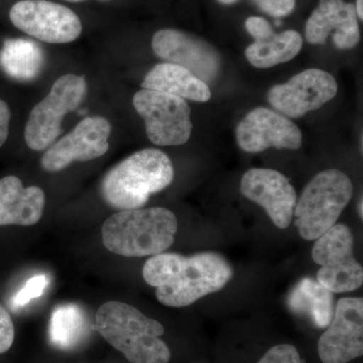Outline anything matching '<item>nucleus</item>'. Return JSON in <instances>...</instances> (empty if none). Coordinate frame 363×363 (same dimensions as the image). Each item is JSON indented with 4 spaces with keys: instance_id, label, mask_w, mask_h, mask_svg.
Returning <instances> with one entry per match:
<instances>
[{
    "instance_id": "obj_1",
    "label": "nucleus",
    "mask_w": 363,
    "mask_h": 363,
    "mask_svg": "<svg viewBox=\"0 0 363 363\" xmlns=\"http://www.w3.org/2000/svg\"><path fill=\"white\" fill-rule=\"evenodd\" d=\"M233 267L217 252H162L152 255L143 269L145 283L156 288L160 303L183 308L221 291L233 278Z\"/></svg>"
},
{
    "instance_id": "obj_2",
    "label": "nucleus",
    "mask_w": 363,
    "mask_h": 363,
    "mask_svg": "<svg viewBox=\"0 0 363 363\" xmlns=\"http://www.w3.org/2000/svg\"><path fill=\"white\" fill-rule=\"evenodd\" d=\"M174 175L168 155L157 149L138 150L107 172L100 195L108 206L119 211L140 209L150 196L171 185Z\"/></svg>"
},
{
    "instance_id": "obj_3",
    "label": "nucleus",
    "mask_w": 363,
    "mask_h": 363,
    "mask_svg": "<svg viewBox=\"0 0 363 363\" xmlns=\"http://www.w3.org/2000/svg\"><path fill=\"white\" fill-rule=\"evenodd\" d=\"M95 326L116 350L131 363H169L171 350L162 340L164 326L125 303H105L99 307Z\"/></svg>"
},
{
    "instance_id": "obj_4",
    "label": "nucleus",
    "mask_w": 363,
    "mask_h": 363,
    "mask_svg": "<svg viewBox=\"0 0 363 363\" xmlns=\"http://www.w3.org/2000/svg\"><path fill=\"white\" fill-rule=\"evenodd\" d=\"M177 230L176 215L166 208L123 210L105 220L102 242L121 257H152L172 247Z\"/></svg>"
},
{
    "instance_id": "obj_5",
    "label": "nucleus",
    "mask_w": 363,
    "mask_h": 363,
    "mask_svg": "<svg viewBox=\"0 0 363 363\" xmlns=\"http://www.w3.org/2000/svg\"><path fill=\"white\" fill-rule=\"evenodd\" d=\"M352 194V182L343 172L330 169L317 174L306 186L294 210L301 238L316 240L335 225Z\"/></svg>"
},
{
    "instance_id": "obj_6",
    "label": "nucleus",
    "mask_w": 363,
    "mask_h": 363,
    "mask_svg": "<svg viewBox=\"0 0 363 363\" xmlns=\"http://www.w3.org/2000/svg\"><path fill=\"white\" fill-rule=\"evenodd\" d=\"M86 93L84 76L66 74L57 79L47 96L30 111L25 128L26 145L35 152L51 147L62 133L64 118L77 108Z\"/></svg>"
},
{
    "instance_id": "obj_7",
    "label": "nucleus",
    "mask_w": 363,
    "mask_h": 363,
    "mask_svg": "<svg viewBox=\"0 0 363 363\" xmlns=\"http://www.w3.org/2000/svg\"><path fill=\"white\" fill-rule=\"evenodd\" d=\"M350 227L335 224L318 238L312 259L320 266L317 281L331 293H348L362 286L363 269L355 259Z\"/></svg>"
},
{
    "instance_id": "obj_8",
    "label": "nucleus",
    "mask_w": 363,
    "mask_h": 363,
    "mask_svg": "<svg viewBox=\"0 0 363 363\" xmlns=\"http://www.w3.org/2000/svg\"><path fill=\"white\" fill-rule=\"evenodd\" d=\"M133 107L145 123L147 138L161 147L181 145L192 133L191 108L183 98L142 89L133 98Z\"/></svg>"
},
{
    "instance_id": "obj_9",
    "label": "nucleus",
    "mask_w": 363,
    "mask_h": 363,
    "mask_svg": "<svg viewBox=\"0 0 363 363\" xmlns=\"http://www.w3.org/2000/svg\"><path fill=\"white\" fill-rule=\"evenodd\" d=\"M9 18L16 28L48 44H68L82 33V23L72 9L48 0L16 2Z\"/></svg>"
},
{
    "instance_id": "obj_10",
    "label": "nucleus",
    "mask_w": 363,
    "mask_h": 363,
    "mask_svg": "<svg viewBox=\"0 0 363 363\" xmlns=\"http://www.w3.org/2000/svg\"><path fill=\"white\" fill-rule=\"evenodd\" d=\"M111 124L102 116L82 119L68 135L45 150L40 164L45 172L63 171L74 162H88L104 156L109 150Z\"/></svg>"
},
{
    "instance_id": "obj_11",
    "label": "nucleus",
    "mask_w": 363,
    "mask_h": 363,
    "mask_svg": "<svg viewBox=\"0 0 363 363\" xmlns=\"http://www.w3.org/2000/svg\"><path fill=\"white\" fill-rule=\"evenodd\" d=\"M335 78L328 72L309 69L297 74L285 84L274 86L267 100L276 111L291 118L317 111L337 94Z\"/></svg>"
},
{
    "instance_id": "obj_12",
    "label": "nucleus",
    "mask_w": 363,
    "mask_h": 363,
    "mask_svg": "<svg viewBox=\"0 0 363 363\" xmlns=\"http://www.w3.org/2000/svg\"><path fill=\"white\" fill-rule=\"evenodd\" d=\"M323 363H348L363 354V300L342 298L327 330L318 341Z\"/></svg>"
},
{
    "instance_id": "obj_13",
    "label": "nucleus",
    "mask_w": 363,
    "mask_h": 363,
    "mask_svg": "<svg viewBox=\"0 0 363 363\" xmlns=\"http://www.w3.org/2000/svg\"><path fill=\"white\" fill-rule=\"evenodd\" d=\"M236 140L247 152H264L269 147L298 150L302 145V133L288 117L257 107L238 124Z\"/></svg>"
},
{
    "instance_id": "obj_14",
    "label": "nucleus",
    "mask_w": 363,
    "mask_h": 363,
    "mask_svg": "<svg viewBox=\"0 0 363 363\" xmlns=\"http://www.w3.org/2000/svg\"><path fill=\"white\" fill-rule=\"evenodd\" d=\"M152 51L167 63L176 64L206 82L216 78L220 59L204 40L175 28L157 30L152 40Z\"/></svg>"
},
{
    "instance_id": "obj_15",
    "label": "nucleus",
    "mask_w": 363,
    "mask_h": 363,
    "mask_svg": "<svg viewBox=\"0 0 363 363\" xmlns=\"http://www.w3.org/2000/svg\"><path fill=\"white\" fill-rule=\"evenodd\" d=\"M240 191L247 199L264 208L278 228L290 226L297 193L283 174L272 169H250L241 179Z\"/></svg>"
},
{
    "instance_id": "obj_16",
    "label": "nucleus",
    "mask_w": 363,
    "mask_h": 363,
    "mask_svg": "<svg viewBox=\"0 0 363 363\" xmlns=\"http://www.w3.org/2000/svg\"><path fill=\"white\" fill-rule=\"evenodd\" d=\"M332 35L338 49L350 50L360 39L355 6L343 0H320L306 23V40L324 45Z\"/></svg>"
},
{
    "instance_id": "obj_17",
    "label": "nucleus",
    "mask_w": 363,
    "mask_h": 363,
    "mask_svg": "<svg viewBox=\"0 0 363 363\" xmlns=\"http://www.w3.org/2000/svg\"><path fill=\"white\" fill-rule=\"evenodd\" d=\"M45 196L37 186L23 188L16 176L0 179V226H33L44 214Z\"/></svg>"
},
{
    "instance_id": "obj_18",
    "label": "nucleus",
    "mask_w": 363,
    "mask_h": 363,
    "mask_svg": "<svg viewBox=\"0 0 363 363\" xmlns=\"http://www.w3.org/2000/svg\"><path fill=\"white\" fill-rule=\"evenodd\" d=\"M142 87L193 101L206 102L211 98L207 83L176 64H157L143 79Z\"/></svg>"
},
{
    "instance_id": "obj_19",
    "label": "nucleus",
    "mask_w": 363,
    "mask_h": 363,
    "mask_svg": "<svg viewBox=\"0 0 363 363\" xmlns=\"http://www.w3.org/2000/svg\"><path fill=\"white\" fill-rule=\"evenodd\" d=\"M302 47V35L296 30H286L279 35L274 33L267 40H255L245 56L255 68H272L295 58Z\"/></svg>"
},
{
    "instance_id": "obj_20",
    "label": "nucleus",
    "mask_w": 363,
    "mask_h": 363,
    "mask_svg": "<svg viewBox=\"0 0 363 363\" xmlns=\"http://www.w3.org/2000/svg\"><path fill=\"white\" fill-rule=\"evenodd\" d=\"M88 332V319L82 308L66 304L55 308L50 319L49 337L52 346L70 350L82 342Z\"/></svg>"
},
{
    "instance_id": "obj_21",
    "label": "nucleus",
    "mask_w": 363,
    "mask_h": 363,
    "mask_svg": "<svg viewBox=\"0 0 363 363\" xmlns=\"http://www.w3.org/2000/svg\"><path fill=\"white\" fill-rule=\"evenodd\" d=\"M38 45L23 40H9L0 52V65L13 78H32L40 66Z\"/></svg>"
},
{
    "instance_id": "obj_22",
    "label": "nucleus",
    "mask_w": 363,
    "mask_h": 363,
    "mask_svg": "<svg viewBox=\"0 0 363 363\" xmlns=\"http://www.w3.org/2000/svg\"><path fill=\"white\" fill-rule=\"evenodd\" d=\"M294 309L304 310L312 313L315 320L321 327L330 323L333 317V296L330 291L325 289L313 279L301 281L297 290L291 298Z\"/></svg>"
},
{
    "instance_id": "obj_23",
    "label": "nucleus",
    "mask_w": 363,
    "mask_h": 363,
    "mask_svg": "<svg viewBox=\"0 0 363 363\" xmlns=\"http://www.w3.org/2000/svg\"><path fill=\"white\" fill-rule=\"evenodd\" d=\"M49 284V279L45 274H38L26 281L25 286L13 298V309L25 307L33 298H40Z\"/></svg>"
},
{
    "instance_id": "obj_24",
    "label": "nucleus",
    "mask_w": 363,
    "mask_h": 363,
    "mask_svg": "<svg viewBox=\"0 0 363 363\" xmlns=\"http://www.w3.org/2000/svg\"><path fill=\"white\" fill-rule=\"evenodd\" d=\"M257 363H305L295 346L279 344L267 351Z\"/></svg>"
},
{
    "instance_id": "obj_25",
    "label": "nucleus",
    "mask_w": 363,
    "mask_h": 363,
    "mask_svg": "<svg viewBox=\"0 0 363 363\" xmlns=\"http://www.w3.org/2000/svg\"><path fill=\"white\" fill-rule=\"evenodd\" d=\"M260 11L274 16L283 18L293 13L296 6V0H253Z\"/></svg>"
},
{
    "instance_id": "obj_26",
    "label": "nucleus",
    "mask_w": 363,
    "mask_h": 363,
    "mask_svg": "<svg viewBox=\"0 0 363 363\" xmlns=\"http://www.w3.org/2000/svg\"><path fill=\"white\" fill-rule=\"evenodd\" d=\"M16 336L14 325L11 315L6 308L0 304V354L11 350Z\"/></svg>"
},
{
    "instance_id": "obj_27",
    "label": "nucleus",
    "mask_w": 363,
    "mask_h": 363,
    "mask_svg": "<svg viewBox=\"0 0 363 363\" xmlns=\"http://www.w3.org/2000/svg\"><path fill=\"white\" fill-rule=\"evenodd\" d=\"M245 28L255 40L269 39L274 32L269 21L259 16H250L245 21Z\"/></svg>"
},
{
    "instance_id": "obj_28",
    "label": "nucleus",
    "mask_w": 363,
    "mask_h": 363,
    "mask_svg": "<svg viewBox=\"0 0 363 363\" xmlns=\"http://www.w3.org/2000/svg\"><path fill=\"white\" fill-rule=\"evenodd\" d=\"M11 113L9 104L0 99V147L6 143L9 133Z\"/></svg>"
},
{
    "instance_id": "obj_29",
    "label": "nucleus",
    "mask_w": 363,
    "mask_h": 363,
    "mask_svg": "<svg viewBox=\"0 0 363 363\" xmlns=\"http://www.w3.org/2000/svg\"><path fill=\"white\" fill-rule=\"evenodd\" d=\"M363 0H357V6H355V11H357V18L360 21L363 20Z\"/></svg>"
},
{
    "instance_id": "obj_30",
    "label": "nucleus",
    "mask_w": 363,
    "mask_h": 363,
    "mask_svg": "<svg viewBox=\"0 0 363 363\" xmlns=\"http://www.w3.org/2000/svg\"><path fill=\"white\" fill-rule=\"evenodd\" d=\"M218 1L223 4H233L234 2L238 1V0H218Z\"/></svg>"
},
{
    "instance_id": "obj_31",
    "label": "nucleus",
    "mask_w": 363,
    "mask_h": 363,
    "mask_svg": "<svg viewBox=\"0 0 363 363\" xmlns=\"http://www.w3.org/2000/svg\"><path fill=\"white\" fill-rule=\"evenodd\" d=\"M362 204H363V202H362V199L360 200V202H359V206H358V213H359L360 215V218L362 219Z\"/></svg>"
},
{
    "instance_id": "obj_32",
    "label": "nucleus",
    "mask_w": 363,
    "mask_h": 363,
    "mask_svg": "<svg viewBox=\"0 0 363 363\" xmlns=\"http://www.w3.org/2000/svg\"><path fill=\"white\" fill-rule=\"evenodd\" d=\"M65 1L68 2H81V1H85V0H65ZM105 1V0H104Z\"/></svg>"
}]
</instances>
